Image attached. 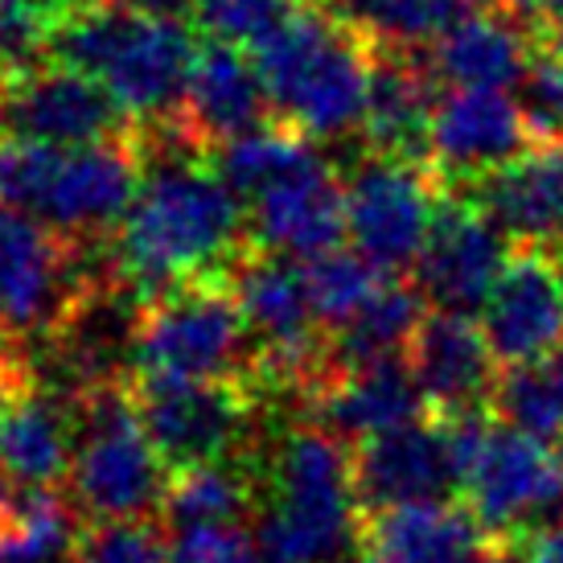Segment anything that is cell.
Returning a JSON list of instances; mask_svg holds the SVG:
<instances>
[{"mask_svg": "<svg viewBox=\"0 0 563 563\" xmlns=\"http://www.w3.org/2000/svg\"><path fill=\"white\" fill-rule=\"evenodd\" d=\"M423 66L440 87H498L522 82L534 58V33L506 0H489L461 25L420 49Z\"/></svg>", "mask_w": 563, "mask_h": 563, "instance_id": "44dd1931", "label": "cell"}, {"mask_svg": "<svg viewBox=\"0 0 563 563\" xmlns=\"http://www.w3.org/2000/svg\"><path fill=\"white\" fill-rule=\"evenodd\" d=\"M518 91L534 141H563V46H534Z\"/></svg>", "mask_w": 563, "mask_h": 563, "instance_id": "836d02e7", "label": "cell"}, {"mask_svg": "<svg viewBox=\"0 0 563 563\" xmlns=\"http://www.w3.org/2000/svg\"><path fill=\"white\" fill-rule=\"evenodd\" d=\"M82 0H0V79L13 82L54 58V42Z\"/></svg>", "mask_w": 563, "mask_h": 563, "instance_id": "1f68e13d", "label": "cell"}, {"mask_svg": "<svg viewBox=\"0 0 563 563\" xmlns=\"http://www.w3.org/2000/svg\"><path fill=\"white\" fill-rule=\"evenodd\" d=\"M437 95L440 82L423 66L420 49H395L375 42V75H371V99L362 115L366 153L428 165V132H432Z\"/></svg>", "mask_w": 563, "mask_h": 563, "instance_id": "7402d4cb", "label": "cell"}, {"mask_svg": "<svg viewBox=\"0 0 563 563\" xmlns=\"http://www.w3.org/2000/svg\"><path fill=\"white\" fill-rule=\"evenodd\" d=\"M251 345L231 267L169 284L141 300L136 375L247 378Z\"/></svg>", "mask_w": 563, "mask_h": 563, "instance_id": "ba28073f", "label": "cell"}, {"mask_svg": "<svg viewBox=\"0 0 563 563\" xmlns=\"http://www.w3.org/2000/svg\"><path fill=\"white\" fill-rule=\"evenodd\" d=\"M75 461V404L46 387L21 391L0 423V477L25 489H58Z\"/></svg>", "mask_w": 563, "mask_h": 563, "instance_id": "cb8c5ba5", "label": "cell"}, {"mask_svg": "<svg viewBox=\"0 0 563 563\" xmlns=\"http://www.w3.org/2000/svg\"><path fill=\"white\" fill-rule=\"evenodd\" d=\"M132 399L169 470L251 456L264 395L247 378L132 375Z\"/></svg>", "mask_w": 563, "mask_h": 563, "instance_id": "9c48e42d", "label": "cell"}, {"mask_svg": "<svg viewBox=\"0 0 563 563\" xmlns=\"http://www.w3.org/2000/svg\"><path fill=\"white\" fill-rule=\"evenodd\" d=\"M144 181L108 239L111 264L141 297L206 272H227L251 247L247 202L173 128H136Z\"/></svg>", "mask_w": 563, "mask_h": 563, "instance_id": "6da1fadb", "label": "cell"}, {"mask_svg": "<svg viewBox=\"0 0 563 563\" xmlns=\"http://www.w3.org/2000/svg\"><path fill=\"white\" fill-rule=\"evenodd\" d=\"M510 243L563 251V141H534L501 169L465 186Z\"/></svg>", "mask_w": 563, "mask_h": 563, "instance_id": "d6986e66", "label": "cell"}, {"mask_svg": "<svg viewBox=\"0 0 563 563\" xmlns=\"http://www.w3.org/2000/svg\"><path fill=\"white\" fill-rule=\"evenodd\" d=\"M531 551V534H485L473 551H465L456 563H527Z\"/></svg>", "mask_w": 563, "mask_h": 563, "instance_id": "8d00e7d4", "label": "cell"}, {"mask_svg": "<svg viewBox=\"0 0 563 563\" xmlns=\"http://www.w3.org/2000/svg\"><path fill=\"white\" fill-rule=\"evenodd\" d=\"M141 181V132L99 144L0 136V206L25 210L75 243H108Z\"/></svg>", "mask_w": 563, "mask_h": 563, "instance_id": "277c9868", "label": "cell"}, {"mask_svg": "<svg viewBox=\"0 0 563 563\" xmlns=\"http://www.w3.org/2000/svg\"><path fill=\"white\" fill-rule=\"evenodd\" d=\"M362 501L354 453L321 423L288 428L267 461L260 543L267 563H345L358 555Z\"/></svg>", "mask_w": 563, "mask_h": 563, "instance_id": "5b68a950", "label": "cell"}, {"mask_svg": "<svg viewBox=\"0 0 563 563\" xmlns=\"http://www.w3.org/2000/svg\"><path fill=\"white\" fill-rule=\"evenodd\" d=\"M165 456L148 440L132 399V383H99L75 399V461L70 501L87 522H141L161 518Z\"/></svg>", "mask_w": 563, "mask_h": 563, "instance_id": "8992f818", "label": "cell"}, {"mask_svg": "<svg viewBox=\"0 0 563 563\" xmlns=\"http://www.w3.org/2000/svg\"><path fill=\"white\" fill-rule=\"evenodd\" d=\"M354 453V485H358L362 515L387 510L404 501H437L456 489V473L444 449L437 420L399 423L391 432L362 440Z\"/></svg>", "mask_w": 563, "mask_h": 563, "instance_id": "ffe728a7", "label": "cell"}, {"mask_svg": "<svg viewBox=\"0 0 563 563\" xmlns=\"http://www.w3.org/2000/svg\"><path fill=\"white\" fill-rule=\"evenodd\" d=\"M194 21L128 0H82L54 42V58L99 79L136 128H169L198 58Z\"/></svg>", "mask_w": 563, "mask_h": 563, "instance_id": "3957f363", "label": "cell"}, {"mask_svg": "<svg viewBox=\"0 0 563 563\" xmlns=\"http://www.w3.org/2000/svg\"><path fill=\"white\" fill-rule=\"evenodd\" d=\"M79 563H173L161 531H153V518L141 522H91L82 531Z\"/></svg>", "mask_w": 563, "mask_h": 563, "instance_id": "e575fe53", "label": "cell"}, {"mask_svg": "<svg viewBox=\"0 0 563 563\" xmlns=\"http://www.w3.org/2000/svg\"><path fill=\"white\" fill-rule=\"evenodd\" d=\"M510 251V235L465 189H444L432 235L416 260V284L432 309L470 313L489 300Z\"/></svg>", "mask_w": 563, "mask_h": 563, "instance_id": "4fadbf2b", "label": "cell"}, {"mask_svg": "<svg viewBox=\"0 0 563 563\" xmlns=\"http://www.w3.org/2000/svg\"><path fill=\"white\" fill-rule=\"evenodd\" d=\"M461 494L485 534L527 539L551 527V515L563 506V461L548 440L494 420Z\"/></svg>", "mask_w": 563, "mask_h": 563, "instance_id": "8fae6325", "label": "cell"}, {"mask_svg": "<svg viewBox=\"0 0 563 563\" xmlns=\"http://www.w3.org/2000/svg\"><path fill=\"white\" fill-rule=\"evenodd\" d=\"M325 4L362 25L378 46L428 49L489 0H325Z\"/></svg>", "mask_w": 563, "mask_h": 563, "instance_id": "f1b7e54d", "label": "cell"}, {"mask_svg": "<svg viewBox=\"0 0 563 563\" xmlns=\"http://www.w3.org/2000/svg\"><path fill=\"white\" fill-rule=\"evenodd\" d=\"M309 411L321 428H329L333 437H342L354 449L378 432L420 420L428 404H423V391L407 358H387L342 375Z\"/></svg>", "mask_w": 563, "mask_h": 563, "instance_id": "d4e9b609", "label": "cell"}, {"mask_svg": "<svg viewBox=\"0 0 563 563\" xmlns=\"http://www.w3.org/2000/svg\"><path fill=\"white\" fill-rule=\"evenodd\" d=\"M251 243L280 251L288 260H313L342 247L345 227V177L321 153H309L276 181L247 198Z\"/></svg>", "mask_w": 563, "mask_h": 563, "instance_id": "2e32d148", "label": "cell"}, {"mask_svg": "<svg viewBox=\"0 0 563 563\" xmlns=\"http://www.w3.org/2000/svg\"><path fill=\"white\" fill-rule=\"evenodd\" d=\"M255 494H260V482L251 473V456L173 470L165 485L161 522L173 531L210 527V522H243L255 510Z\"/></svg>", "mask_w": 563, "mask_h": 563, "instance_id": "83f0119b", "label": "cell"}, {"mask_svg": "<svg viewBox=\"0 0 563 563\" xmlns=\"http://www.w3.org/2000/svg\"><path fill=\"white\" fill-rule=\"evenodd\" d=\"M136 124L99 79L49 58L4 82V136L37 144H99L132 136Z\"/></svg>", "mask_w": 563, "mask_h": 563, "instance_id": "7c38bea8", "label": "cell"}, {"mask_svg": "<svg viewBox=\"0 0 563 563\" xmlns=\"http://www.w3.org/2000/svg\"><path fill=\"white\" fill-rule=\"evenodd\" d=\"M128 4H141V9H153V13H177V16L194 13V0H128Z\"/></svg>", "mask_w": 563, "mask_h": 563, "instance_id": "f35d334b", "label": "cell"}, {"mask_svg": "<svg viewBox=\"0 0 563 563\" xmlns=\"http://www.w3.org/2000/svg\"><path fill=\"white\" fill-rule=\"evenodd\" d=\"M423 317H428V297L420 292V284L387 276V284L354 321H345L342 329L329 333L338 378L362 371L371 362L407 358V345H411Z\"/></svg>", "mask_w": 563, "mask_h": 563, "instance_id": "4316f807", "label": "cell"}, {"mask_svg": "<svg viewBox=\"0 0 563 563\" xmlns=\"http://www.w3.org/2000/svg\"><path fill=\"white\" fill-rule=\"evenodd\" d=\"M111 272L108 243H75L25 210L0 206V338L42 345L63 329L87 284Z\"/></svg>", "mask_w": 563, "mask_h": 563, "instance_id": "52a82bcc", "label": "cell"}, {"mask_svg": "<svg viewBox=\"0 0 563 563\" xmlns=\"http://www.w3.org/2000/svg\"><path fill=\"white\" fill-rule=\"evenodd\" d=\"M527 563H563V522H551V527L531 534Z\"/></svg>", "mask_w": 563, "mask_h": 563, "instance_id": "74e56055", "label": "cell"}, {"mask_svg": "<svg viewBox=\"0 0 563 563\" xmlns=\"http://www.w3.org/2000/svg\"><path fill=\"white\" fill-rule=\"evenodd\" d=\"M309 0H194L189 21L206 33V37H222V42H239V46H255L280 21L305 9Z\"/></svg>", "mask_w": 563, "mask_h": 563, "instance_id": "d6a6232c", "label": "cell"}, {"mask_svg": "<svg viewBox=\"0 0 563 563\" xmlns=\"http://www.w3.org/2000/svg\"><path fill=\"white\" fill-rule=\"evenodd\" d=\"M267 120H272V99H267L264 75H260L251 46L206 37L189 70L181 111L169 128L189 148L214 157L219 148L247 136L251 128Z\"/></svg>", "mask_w": 563, "mask_h": 563, "instance_id": "e0dca14e", "label": "cell"}, {"mask_svg": "<svg viewBox=\"0 0 563 563\" xmlns=\"http://www.w3.org/2000/svg\"><path fill=\"white\" fill-rule=\"evenodd\" d=\"M173 563H267L264 543L251 539L239 522H210V527H186L173 531Z\"/></svg>", "mask_w": 563, "mask_h": 563, "instance_id": "d590c367", "label": "cell"}, {"mask_svg": "<svg viewBox=\"0 0 563 563\" xmlns=\"http://www.w3.org/2000/svg\"><path fill=\"white\" fill-rule=\"evenodd\" d=\"M482 329L501 366L539 362L563 350V251L515 243L482 305Z\"/></svg>", "mask_w": 563, "mask_h": 563, "instance_id": "9a60e30c", "label": "cell"}, {"mask_svg": "<svg viewBox=\"0 0 563 563\" xmlns=\"http://www.w3.org/2000/svg\"><path fill=\"white\" fill-rule=\"evenodd\" d=\"M534 144L522 103L498 87H440L428 132V165L444 189H465Z\"/></svg>", "mask_w": 563, "mask_h": 563, "instance_id": "5bb4252c", "label": "cell"}, {"mask_svg": "<svg viewBox=\"0 0 563 563\" xmlns=\"http://www.w3.org/2000/svg\"><path fill=\"white\" fill-rule=\"evenodd\" d=\"M444 181L432 165L407 157H366L345 173V227L354 247L391 276L416 267L432 235Z\"/></svg>", "mask_w": 563, "mask_h": 563, "instance_id": "30bf717a", "label": "cell"}, {"mask_svg": "<svg viewBox=\"0 0 563 563\" xmlns=\"http://www.w3.org/2000/svg\"><path fill=\"white\" fill-rule=\"evenodd\" d=\"M0 136H4V79H0Z\"/></svg>", "mask_w": 563, "mask_h": 563, "instance_id": "ab89813d", "label": "cell"}, {"mask_svg": "<svg viewBox=\"0 0 563 563\" xmlns=\"http://www.w3.org/2000/svg\"><path fill=\"white\" fill-rule=\"evenodd\" d=\"M391 272H383L378 264H371L358 247L342 251L333 247L325 255L305 260V284H309V300H313V313L321 321L325 333L342 329L375 300V292L387 284Z\"/></svg>", "mask_w": 563, "mask_h": 563, "instance_id": "4dcf8cb0", "label": "cell"}, {"mask_svg": "<svg viewBox=\"0 0 563 563\" xmlns=\"http://www.w3.org/2000/svg\"><path fill=\"white\" fill-rule=\"evenodd\" d=\"M251 54L276 120L292 124L309 141L362 132L375 75V37L333 4L309 0L264 42H255Z\"/></svg>", "mask_w": 563, "mask_h": 563, "instance_id": "7a4b0ae2", "label": "cell"}, {"mask_svg": "<svg viewBox=\"0 0 563 563\" xmlns=\"http://www.w3.org/2000/svg\"><path fill=\"white\" fill-rule=\"evenodd\" d=\"M87 518L58 489H25L0 477V563H58L79 548Z\"/></svg>", "mask_w": 563, "mask_h": 563, "instance_id": "484cf974", "label": "cell"}, {"mask_svg": "<svg viewBox=\"0 0 563 563\" xmlns=\"http://www.w3.org/2000/svg\"><path fill=\"white\" fill-rule=\"evenodd\" d=\"M489 407L501 423L539 440L563 437V354L498 371Z\"/></svg>", "mask_w": 563, "mask_h": 563, "instance_id": "f546056e", "label": "cell"}, {"mask_svg": "<svg viewBox=\"0 0 563 563\" xmlns=\"http://www.w3.org/2000/svg\"><path fill=\"white\" fill-rule=\"evenodd\" d=\"M485 539L465 501H404L366 510L358 531V563H456Z\"/></svg>", "mask_w": 563, "mask_h": 563, "instance_id": "603a6c76", "label": "cell"}, {"mask_svg": "<svg viewBox=\"0 0 563 563\" xmlns=\"http://www.w3.org/2000/svg\"><path fill=\"white\" fill-rule=\"evenodd\" d=\"M407 366L420 383L423 404L432 416L489 407V391L498 383V358L489 350L485 329L470 313L432 309L407 345Z\"/></svg>", "mask_w": 563, "mask_h": 563, "instance_id": "ac0fdd59", "label": "cell"}]
</instances>
